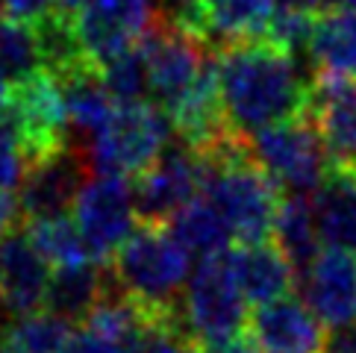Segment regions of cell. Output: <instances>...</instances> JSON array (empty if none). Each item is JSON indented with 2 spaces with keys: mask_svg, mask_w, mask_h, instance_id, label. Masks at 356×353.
Masks as SVG:
<instances>
[{
  "mask_svg": "<svg viewBox=\"0 0 356 353\" xmlns=\"http://www.w3.org/2000/svg\"><path fill=\"white\" fill-rule=\"evenodd\" d=\"M50 286V262L39 254L27 230H12L0 238V304L9 315L44 309Z\"/></svg>",
  "mask_w": 356,
  "mask_h": 353,
  "instance_id": "cell-15",
  "label": "cell"
},
{
  "mask_svg": "<svg viewBox=\"0 0 356 353\" xmlns=\"http://www.w3.org/2000/svg\"><path fill=\"white\" fill-rule=\"evenodd\" d=\"M0 65L12 77V85L42 71V56H39V44H35L33 24H21L12 18L0 21Z\"/></svg>",
  "mask_w": 356,
  "mask_h": 353,
  "instance_id": "cell-29",
  "label": "cell"
},
{
  "mask_svg": "<svg viewBox=\"0 0 356 353\" xmlns=\"http://www.w3.org/2000/svg\"><path fill=\"white\" fill-rule=\"evenodd\" d=\"M74 221L80 227L92 259L109 265L138 224L133 183L121 174L97 171L95 176H88L77 204H74Z\"/></svg>",
  "mask_w": 356,
  "mask_h": 353,
  "instance_id": "cell-7",
  "label": "cell"
},
{
  "mask_svg": "<svg viewBox=\"0 0 356 353\" xmlns=\"http://www.w3.org/2000/svg\"><path fill=\"white\" fill-rule=\"evenodd\" d=\"M300 283L307 306L324 327L333 330L356 321V254L336 245L321 247Z\"/></svg>",
  "mask_w": 356,
  "mask_h": 353,
  "instance_id": "cell-14",
  "label": "cell"
},
{
  "mask_svg": "<svg viewBox=\"0 0 356 353\" xmlns=\"http://www.w3.org/2000/svg\"><path fill=\"white\" fill-rule=\"evenodd\" d=\"M307 6L315 12H327V9H341V6H356V0H303Z\"/></svg>",
  "mask_w": 356,
  "mask_h": 353,
  "instance_id": "cell-36",
  "label": "cell"
},
{
  "mask_svg": "<svg viewBox=\"0 0 356 353\" xmlns=\"http://www.w3.org/2000/svg\"><path fill=\"white\" fill-rule=\"evenodd\" d=\"M245 333L259 353H321L327 338L324 324L295 292L253 309Z\"/></svg>",
  "mask_w": 356,
  "mask_h": 353,
  "instance_id": "cell-13",
  "label": "cell"
},
{
  "mask_svg": "<svg viewBox=\"0 0 356 353\" xmlns=\"http://www.w3.org/2000/svg\"><path fill=\"white\" fill-rule=\"evenodd\" d=\"M188 256L192 254L165 230V224H136L109 268L118 286L142 306L171 309L186 292Z\"/></svg>",
  "mask_w": 356,
  "mask_h": 353,
  "instance_id": "cell-3",
  "label": "cell"
},
{
  "mask_svg": "<svg viewBox=\"0 0 356 353\" xmlns=\"http://www.w3.org/2000/svg\"><path fill=\"white\" fill-rule=\"evenodd\" d=\"M315 18L318 12L307 3H277L274 15L265 27V42H271L274 47L286 50L291 56H303L309 59V44H312V33H315Z\"/></svg>",
  "mask_w": 356,
  "mask_h": 353,
  "instance_id": "cell-28",
  "label": "cell"
},
{
  "mask_svg": "<svg viewBox=\"0 0 356 353\" xmlns=\"http://www.w3.org/2000/svg\"><path fill=\"white\" fill-rule=\"evenodd\" d=\"M27 233L33 238V245L39 247V254L50 265H77L88 262L92 254L83 242V233L74 218L56 215V218H42V221H27Z\"/></svg>",
  "mask_w": 356,
  "mask_h": 353,
  "instance_id": "cell-26",
  "label": "cell"
},
{
  "mask_svg": "<svg viewBox=\"0 0 356 353\" xmlns=\"http://www.w3.org/2000/svg\"><path fill=\"white\" fill-rule=\"evenodd\" d=\"M62 92V106H65L68 130L80 138V147H92V142L106 130V124L115 115L118 104L112 100L109 88L100 77V68L95 62L71 68L56 77Z\"/></svg>",
  "mask_w": 356,
  "mask_h": 353,
  "instance_id": "cell-17",
  "label": "cell"
},
{
  "mask_svg": "<svg viewBox=\"0 0 356 353\" xmlns=\"http://www.w3.org/2000/svg\"><path fill=\"white\" fill-rule=\"evenodd\" d=\"M109 286V265H100L95 259L77 262V265H59L50 274L44 309L65 318L68 324H83L86 315L97 306Z\"/></svg>",
  "mask_w": 356,
  "mask_h": 353,
  "instance_id": "cell-21",
  "label": "cell"
},
{
  "mask_svg": "<svg viewBox=\"0 0 356 353\" xmlns=\"http://www.w3.org/2000/svg\"><path fill=\"white\" fill-rule=\"evenodd\" d=\"M74 330L65 318L39 309L30 315H15L0 338V350L3 353H62L68 336Z\"/></svg>",
  "mask_w": 356,
  "mask_h": 353,
  "instance_id": "cell-24",
  "label": "cell"
},
{
  "mask_svg": "<svg viewBox=\"0 0 356 353\" xmlns=\"http://www.w3.org/2000/svg\"><path fill=\"white\" fill-rule=\"evenodd\" d=\"M230 265L250 306L271 304V300L295 292V280H298L295 265L289 262V256L271 238L233 245Z\"/></svg>",
  "mask_w": 356,
  "mask_h": 353,
  "instance_id": "cell-18",
  "label": "cell"
},
{
  "mask_svg": "<svg viewBox=\"0 0 356 353\" xmlns=\"http://www.w3.org/2000/svg\"><path fill=\"white\" fill-rule=\"evenodd\" d=\"M174 238L180 242L192 256H215L233 247V227L224 218V212L212 204L207 195H197L192 204H186L177 215L168 221Z\"/></svg>",
  "mask_w": 356,
  "mask_h": 353,
  "instance_id": "cell-23",
  "label": "cell"
},
{
  "mask_svg": "<svg viewBox=\"0 0 356 353\" xmlns=\"http://www.w3.org/2000/svg\"><path fill=\"white\" fill-rule=\"evenodd\" d=\"M62 353H130V347L115 342V338H106L95 330H88V327H80V330H74L68 336Z\"/></svg>",
  "mask_w": 356,
  "mask_h": 353,
  "instance_id": "cell-31",
  "label": "cell"
},
{
  "mask_svg": "<svg viewBox=\"0 0 356 353\" xmlns=\"http://www.w3.org/2000/svg\"><path fill=\"white\" fill-rule=\"evenodd\" d=\"M312 200L324 242L356 254V162L330 159Z\"/></svg>",
  "mask_w": 356,
  "mask_h": 353,
  "instance_id": "cell-19",
  "label": "cell"
},
{
  "mask_svg": "<svg viewBox=\"0 0 356 353\" xmlns=\"http://www.w3.org/2000/svg\"><path fill=\"white\" fill-rule=\"evenodd\" d=\"M156 18V0H92L74 15V27L86 56L100 68L104 62L136 47Z\"/></svg>",
  "mask_w": 356,
  "mask_h": 353,
  "instance_id": "cell-12",
  "label": "cell"
},
{
  "mask_svg": "<svg viewBox=\"0 0 356 353\" xmlns=\"http://www.w3.org/2000/svg\"><path fill=\"white\" fill-rule=\"evenodd\" d=\"M165 6H168V15L171 18H177V15H183V12H188V9H195L200 0H162Z\"/></svg>",
  "mask_w": 356,
  "mask_h": 353,
  "instance_id": "cell-37",
  "label": "cell"
},
{
  "mask_svg": "<svg viewBox=\"0 0 356 353\" xmlns=\"http://www.w3.org/2000/svg\"><path fill=\"white\" fill-rule=\"evenodd\" d=\"M203 159V192L230 221L238 242H265L274 236V221L286 192L265 171L245 136L230 133Z\"/></svg>",
  "mask_w": 356,
  "mask_h": 353,
  "instance_id": "cell-2",
  "label": "cell"
},
{
  "mask_svg": "<svg viewBox=\"0 0 356 353\" xmlns=\"http://www.w3.org/2000/svg\"><path fill=\"white\" fill-rule=\"evenodd\" d=\"M171 133V115L159 104L154 100L127 104L115 109L106 130L88 147V156L100 174L136 176L168 147Z\"/></svg>",
  "mask_w": 356,
  "mask_h": 353,
  "instance_id": "cell-6",
  "label": "cell"
},
{
  "mask_svg": "<svg viewBox=\"0 0 356 353\" xmlns=\"http://www.w3.org/2000/svg\"><path fill=\"white\" fill-rule=\"evenodd\" d=\"M203 192V159L188 145H168L145 171L133 176L138 224H168Z\"/></svg>",
  "mask_w": 356,
  "mask_h": 353,
  "instance_id": "cell-8",
  "label": "cell"
},
{
  "mask_svg": "<svg viewBox=\"0 0 356 353\" xmlns=\"http://www.w3.org/2000/svg\"><path fill=\"white\" fill-rule=\"evenodd\" d=\"M24 171H27V156H24V150L18 145L15 130L0 115V188L21 186Z\"/></svg>",
  "mask_w": 356,
  "mask_h": 353,
  "instance_id": "cell-30",
  "label": "cell"
},
{
  "mask_svg": "<svg viewBox=\"0 0 356 353\" xmlns=\"http://www.w3.org/2000/svg\"><path fill=\"white\" fill-rule=\"evenodd\" d=\"M250 150L286 195H315L327 171V150L312 115H298L253 133Z\"/></svg>",
  "mask_w": 356,
  "mask_h": 353,
  "instance_id": "cell-5",
  "label": "cell"
},
{
  "mask_svg": "<svg viewBox=\"0 0 356 353\" xmlns=\"http://www.w3.org/2000/svg\"><path fill=\"white\" fill-rule=\"evenodd\" d=\"M309 65L312 74L356 80V6L318 12Z\"/></svg>",
  "mask_w": 356,
  "mask_h": 353,
  "instance_id": "cell-20",
  "label": "cell"
},
{
  "mask_svg": "<svg viewBox=\"0 0 356 353\" xmlns=\"http://www.w3.org/2000/svg\"><path fill=\"white\" fill-rule=\"evenodd\" d=\"M195 353H259V347L248 333H241L233 338H221V342H197Z\"/></svg>",
  "mask_w": 356,
  "mask_h": 353,
  "instance_id": "cell-33",
  "label": "cell"
},
{
  "mask_svg": "<svg viewBox=\"0 0 356 353\" xmlns=\"http://www.w3.org/2000/svg\"><path fill=\"white\" fill-rule=\"evenodd\" d=\"M218 77L227 121L245 138L309 112L315 74L307 77L298 56L265 39L218 47Z\"/></svg>",
  "mask_w": 356,
  "mask_h": 353,
  "instance_id": "cell-1",
  "label": "cell"
},
{
  "mask_svg": "<svg viewBox=\"0 0 356 353\" xmlns=\"http://www.w3.org/2000/svg\"><path fill=\"white\" fill-rule=\"evenodd\" d=\"M3 15L21 24H35L56 9V0H0Z\"/></svg>",
  "mask_w": 356,
  "mask_h": 353,
  "instance_id": "cell-32",
  "label": "cell"
},
{
  "mask_svg": "<svg viewBox=\"0 0 356 353\" xmlns=\"http://www.w3.org/2000/svg\"><path fill=\"white\" fill-rule=\"evenodd\" d=\"M100 77H104L112 100L118 106L127 104H142L150 95V74H147V59L142 44L124 50L115 59H109L100 65Z\"/></svg>",
  "mask_w": 356,
  "mask_h": 353,
  "instance_id": "cell-27",
  "label": "cell"
},
{
  "mask_svg": "<svg viewBox=\"0 0 356 353\" xmlns=\"http://www.w3.org/2000/svg\"><path fill=\"white\" fill-rule=\"evenodd\" d=\"M138 44H142L147 59L150 97L165 112L192 88V83L197 80V74L203 71L212 54L207 42H200L195 33H188L168 15H159Z\"/></svg>",
  "mask_w": 356,
  "mask_h": 353,
  "instance_id": "cell-9",
  "label": "cell"
},
{
  "mask_svg": "<svg viewBox=\"0 0 356 353\" xmlns=\"http://www.w3.org/2000/svg\"><path fill=\"white\" fill-rule=\"evenodd\" d=\"M9 95H12V77L6 74V68L0 65V115H3V109L9 104Z\"/></svg>",
  "mask_w": 356,
  "mask_h": 353,
  "instance_id": "cell-38",
  "label": "cell"
},
{
  "mask_svg": "<svg viewBox=\"0 0 356 353\" xmlns=\"http://www.w3.org/2000/svg\"><path fill=\"white\" fill-rule=\"evenodd\" d=\"M88 3H92V0H56V9H59V12H65V15H71V18H74V15H77L80 9H86Z\"/></svg>",
  "mask_w": 356,
  "mask_h": 353,
  "instance_id": "cell-39",
  "label": "cell"
},
{
  "mask_svg": "<svg viewBox=\"0 0 356 353\" xmlns=\"http://www.w3.org/2000/svg\"><path fill=\"white\" fill-rule=\"evenodd\" d=\"M321 353H356V321L333 327V330L327 333V338H324V350Z\"/></svg>",
  "mask_w": 356,
  "mask_h": 353,
  "instance_id": "cell-34",
  "label": "cell"
},
{
  "mask_svg": "<svg viewBox=\"0 0 356 353\" xmlns=\"http://www.w3.org/2000/svg\"><path fill=\"white\" fill-rule=\"evenodd\" d=\"M92 156L80 145H62L47 156L27 162L24 180L18 188L21 200V218L24 221H42L68 215V209L77 204L83 186L92 176Z\"/></svg>",
  "mask_w": 356,
  "mask_h": 353,
  "instance_id": "cell-10",
  "label": "cell"
},
{
  "mask_svg": "<svg viewBox=\"0 0 356 353\" xmlns=\"http://www.w3.org/2000/svg\"><path fill=\"white\" fill-rule=\"evenodd\" d=\"M35 33V44H39V56H42V68L50 71L54 77L65 74L71 68L83 65V62H92L86 56V50L80 44L77 27H74V18L65 12L54 9L50 15H44L42 21L33 24Z\"/></svg>",
  "mask_w": 356,
  "mask_h": 353,
  "instance_id": "cell-25",
  "label": "cell"
},
{
  "mask_svg": "<svg viewBox=\"0 0 356 353\" xmlns=\"http://www.w3.org/2000/svg\"><path fill=\"white\" fill-rule=\"evenodd\" d=\"M309 115L327 156L333 162H356V80L315 74Z\"/></svg>",
  "mask_w": 356,
  "mask_h": 353,
  "instance_id": "cell-16",
  "label": "cell"
},
{
  "mask_svg": "<svg viewBox=\"0 0 356 353\" xmlns=\"http://www.w3.org/2000/svg\"><path fill=\"white\" fill-rule=\"evenodd\" d=\"M3 118L15 130L27 162L47 156L54 150H59L62 145H68V138H65L68 124H65V106H62L59 83L44 68L12 85Z\"/></svg>",
  "mask_w": 356,
  "mask_h": 353,
  "instance_id": "cell-11",
  "label": "cell"
},
{
  "mask_svg": "<svg viewBox=\"0 0 356 353\" xmlns=\"http://www.w3.org/2000/svg\"><path fill=\"white\" fill-rule=\"evenodd\" d=\"M21 215V200L15 188H0V238L15 230Z\"/></svg>",
  "mask_w": 356,
  "mask_h": 353,
  "instance_id": "cell-35",
  "label": "cell"
},
{
  "mask_svg": "<svg viewBox=\"0 0 356 353\" xmlns=\"http://www.w3.org/2000/svg\"><path fill=\"white\" fill-rule=\"evenodd\" d=\"M248 297L233 274L230 250L200 259L180 297V315L195 342H221L248 330Z\"/></svg>",
  "mask_w": 356,
  "mask_h": 353,
  "instance_id": "cell-4",
  "label": "cell"
},
{
  "mask_svg": "<svg viewBox=\"0 0 356 353\" xmlns=\"http://www.w3.org/2000/svg\"><path fill=\"white\" fill-rule=\"evenodd\" d=\"M271 238L289 256V262L295 265V274L300 280L324 247L321 227H318L315 215V200H309V195H286L283 204H280Z\"/></svg>",
  "mask_w": 356,
  "mask_h": 353,
  "instance_id": "cell-22",
  "label": "cell"
},
{
  "mask_svg": "<svg viewBox=\"0 0 356 353\" xmlns=\"http://www.w3.org/2000/svg\"><path fill=\"white\" fill-rule=\"evenodd\" d=\"M0 353H3V350H0Z\"/></svg>",
  "mask_w": 356,
  "mask_h": 353,
  "instance_id": "cell-40",
  "label": "cell"
}]
</instances>
